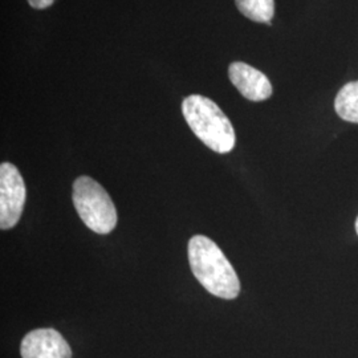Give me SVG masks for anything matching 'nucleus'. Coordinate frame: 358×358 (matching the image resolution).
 Listing matches in <instances>:
<instances>
[{
	"label": "nucleus",
	"mask_w": 358,
	"mask_h": 358,
	"mask_svg": "<svg viewBox=\"0 0 358 358\" xmlns=\"http://www.w3.org/2000/svg\"><path fill=\"white\" fill-rule=\"evenodd\" d=\"M189 263L196 280L214 296L232 300L241 294V282L229 259L215 242L195 235L189 242Z\"/></svg>",
	"instance_id": "f257e3e1"
},
{
	"label": "nucleus",
	"mask_w": 358,
	"mask_h": 358,
	"mask_svg": "<svg viewBox=\"0 0 358 358\" xmlns=\"http://www.w3.org/2000/svg\"><path fill=\"white\" fill-rule=\"evenodd\" d=\"M182 112L194 134L207 148L219 154L230 153L235 146V130L229 117L213 100L192 94L182 103Z\"/></svg>",
	"instance_id": "f03ea898"
},
{
	"label": "nucleus",
	"mask_w": 358,
	"mask_h": 358,
	"mask_svg": "<svg viewBox=\"0 0 358 358\" xmlns=\"http://www.w3.org/2000/svg\"><path fill=\"white\" fill-rule=\"evenodd\" d=\"M73 205L85 226L96 234L106 235L115 230L117 211L109 194L90 177H80L73 183Z\"/></svg>",
	"instance_id": "7ed1b4c3"
},
{
	"label": "nucleus",
	"mask_w": 358,
	"mask_h": 358,
	"mask_svg": "<svg viewBox=\"0 0 358 358\" xmlns=\"http://www.w3.org/2000/svg\"><path fill=\"white\" fill-rule=\"evenodd\" d=\"M26 185L15 165L3 162L0 165V227L10 230L15 227L26 205Z\"/></svg>",
	"instance_id": "20e7f679"
},
{
	"label": "nucleus",
	"mask_w": 358,
	"mask_h": 358,
	"mask_svg": "<svg viewBox=\"0 0 358 358\" xmlns=\"http://www.w3.org/2000/svg\"><path fill=\"white\" fill-rule=\"evenodd\" d=\"M20 355L22 358H72V349L62 333L43 328L27 334Z\"/></svg>",
	"instance_id": "39448f33"
},
{
	"label": "nucleus",
	"mask_w": 358,
	"mask_h": 358,
	"mask_svg": "<svg viewBox=\"0 0 358 358\" xmlns=\"http://www.w3.org/2000/svg\"><path fill=\"white\" fill-rule=\"evenodd\" d=\"M229 77L235 88L250 101H264L272 96V84L263 72L242 62H235L229 68Z\"/></svg>",
	"instance_id": "423d86ee"
},
{
	"label": "nucleus",
	"mask_w": 358,
	"mask_h": 358,
	"mask_svg": "<svg viewBox=\"0 0 358 358\" xmlns=\"http://www.w3.org/2000/svg\"><path fill=\"white\" fill-rule=\"evenodd\" d=\"M334 109L344 121L358 124V81L344 85L336 96Z\"/></svg>",
	"instance_id": "0eeeda50"
},
{
	"label": "nucleus",
	"mask_w": 358,
	"mask_h": 358,
	"mask_svg": "<svg viewBox=\"0 0 358 358\" xmlns=\"http://www.w3.org/2000/svg\"><path fill=\"white\" fill-rule=\"evenodd\" d=\"M235 3L238 10L250 20L271 24L275 13L273 0H235Z\"/></svg>",
	"instance_id": "6e6552de"
},
{
	"label": "nucleus",
	"mask_w": 358,
	"mask_h": 358,
	"mask_svg": "<svg viewBox=\"0 0 358 358\" xmlns=\"http://www.w3.org/2000/svg\"><path fill=\"white\" fill-rule=\"evenodd\" d=\"M29 6L36 8V10H45L48 7H51L55 3V0H28Z\"/></svg>",
	"instance_id": "1a4fd4ad"
},
{
	"label": "nucleus",
	"mask_w": 358,
	"mask_h": 358,
	"mask_svg": "<svg viewBox=\"0 0 358 358\" xmlns=\"http://www.w3.org/2000/svg\"><path fill=\"white\" fill-rule=\"evenodd\" d=\"M356 231H357V235H358V217H357V220H356Z\"/></svg>",
	"instance_id": "9d476101"
}]
</instances>
